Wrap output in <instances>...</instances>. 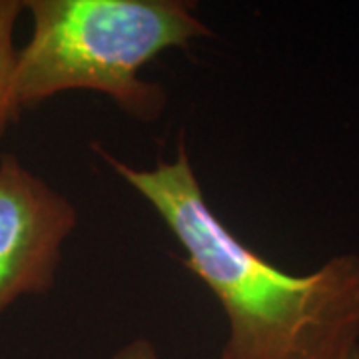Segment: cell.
<instances>
[{
    "mask_svg": "<svg viewBox=\"0 0 359 359\" xmlns=\"http://www.w3.org/2000/svg\"><path fill=\"white\" fill-rule=\"evenodd\" d=\"M98 154L150 205L182 248V264L224 311L218 359H359V254L292 273L236 236L208 202L186 138L172 160L136 168Z\"/></svg>",
    "mask_w": 359,
    "mask_h": 359,
    "instance_id": "1",
    "label": "cell"
},
{
    "mask_svg": "<svg viewBox=\"0 0 359 359\" xmlns=\"http://www.w3.org/2000/svg\"><path fill=\"white\" fill-rule=\"evenodd\" d=\"M30 39L18 50L14 104L22 114L86 90L144 124L160 120L168 90L140 76L162 52L214 36L184 0H25Z\"/></svg>",
    "mask_w": 359,
    "mask_h": 359,
    "instance_id": "2",
    "label": "cell"
},
{
    "mask_svg": "<svg viewBox=\"0 0 359 359\" xmlns=\"http://www.w3.org/2000/svg\"><path fill=\"white\" fill-rule=\"evenodd\" d=\"M76 204L13 152L0 156V313L56 285Z\"/></svg>",
    "mask_w": 359,
    "mask_h": 359,
    "instance_id": "3",
    "label": "cell"
},
{
    "mask_svg": "<svg viewBox=\"0 0 359 359\" xmlns=\"http://www.w3.org/2000/svg\"><path fill=\"white\" fill-rule=\"evenodd\" d=\"M22 13H26L25 0H0V136L20 118L14 104V74L18 65L14 30Z\"/></svg>",
    "mask_w": 359,
    "mask_h": 359,
    "instance_id": "4",
    "label": "cell"
},
{
    "mask_svg": "<svg viewBox=\"0 0 359 359\" xmlns=\"http://www.w3.org/2000/svg\"><path fill=\"white\" fill-rule=\"evenodd\" d=\"M112 359H162L160 358V353H158V347L150 341V339H146V337H136V339H132L128 344H124V346L120 347L118 351H116Z\"/></svg>",
    "mask_w": 359,
    "mask_h": 359,
    "instance_id": "5",
    "label": "cell"
}]
</instances>
